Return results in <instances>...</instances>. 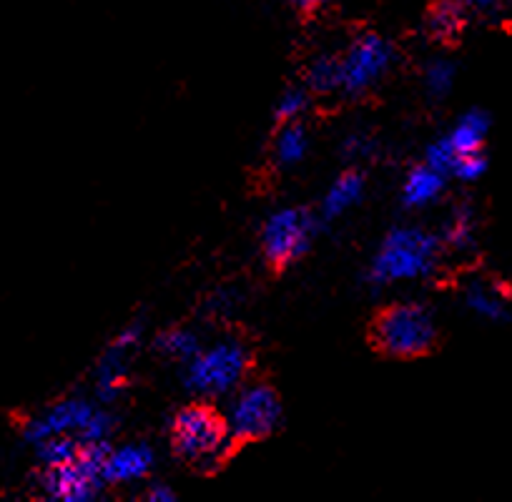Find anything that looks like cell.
I'll return each mask as SVG.
<instances>
[{
	"label": "cell",
	"instance_id": "obj_20",
	"mask_svg": "<svg viewBox=\"0 0 512 502\" xmlns=\"http://www.w3.org/2000/svg\"><path fill=\"white\" fill-rule=\"evenodd\" d=\"M475 224L477 216L472 206L462 204L452 211L450 221H447L445 231H442V244L452 246L457 251H465L475 244Z\"/></svg>",
	"mask_w": 512,
	"mask_h": 502
},
{
	"label": "cell",
	"instance_id": "obj_22",
	"mask_svg": "<svg viewBox=\"0 0 512 502\" xmlns=\"http://www.w3.org/2000/svg\"><path fill=\"white\" fill-rule=\"evenodd\" d=\"M307 106H309V91H307V88H302V86L287 88V91L279 96L277 108H274V121H277L279 126H282V123L299 121V116L307 111Z\"/></svg>",
	"mask_w": 512,
	"mask_h": 502
},
{
	"label": "cell",
	"instance_id": "obj_16",
	"mask_svg": "<svg viewBox=\"0 0 512 502\" xmlns=\"http://www.w3.org/2000/svg\"><path fill=\"white\" fill-rule=\"evenodd\" d=\"M465 304L477 314V317L487 319V322H510V302L505 294L497 292L495 287L485 282H472L465 292Z\"/></svg>",
	"mask_w": 512,
	"mask_h": 502
},
{
	"label": "cell",
	"instance_id": "obj_9",
	"mask_svg": "<svg viewBox=\"0 0 512 502\" xmlns=\"http://www.w3.org/2000/svg\"><path fill=\"white\" fill-rule=\"evenodd\" d=\"M141 337H144V324L131 322L116 334L106 352L101 354L96 364V395L101 402L118 400L123 390L128 387V377H131V354L139 349Z\"/></svg>",
	"mask_w": 512,
	"mask_h": 502
},
{
	"label": "cell",
	"instance_id": "obj_2",
	"mask_svg": "<svg viewBox=\"0 0 512 502\" xmlns=\"http://www.w3.org/2000/svg\"><path fill=\"white\" fill-rule=\"evenodd\" d=\"M169 437L174 455L191 467L216 465L236 445L226 415L209 402L181 407L171 420Z\"/></svg>",
	"mask_w": 512,
	"mask_h": 502
},
{
	"label": "cell",
	"instance_id": "obj_19",
	"mask_svg": "<svg viewBox=\"0 0 512 502\" xmlns=\"http://www.w3.org/2000/svg\"><path fill=\"white\" fill-rule=\"evenodd\" d=\"M304 83H307L309 93L317 96H329V93H339V56H317L307 66L304 73Z\"/></svg>",
	"mask_w": 512,
	"mask_h": 502
},
{
	"label": "cell",
	"instance_id": "obj_17",
	"mask_svg": "<svg viewBox=\"0 0 512 502\" xmlns=\"http://www.w3.org/2000/svg\"><path fill=\"white\" fill-rule=\"evenodd\" d=\"M309 149V136L299 121L282 123L277 131V139H274V161L282 169H292V166L302 164L304 156Z\"/></svg>",
	"mask_w": 512,
	"mask_h": 502
},
{
	"label": "cell",
	"instance_id": "obj_18",
	"mask_svg": "<svg viewBox=\"0 0 512 502\" xmlns=\"http://www.w3.org/2000/svg\"><path fill=\"white\" fill-rule=\"evenodd\" d=\"M154 349L161 357L171 359L176 364H186L201 349L199 334L189 327H169L159 332L154 339Z\"/></svg>",
	"mask_w": 512,
	"mask_h": 502
},
{
	"label": "cell",
	"instance_id": "obj_24",
	"mask_svg": "<svg viewBox=\"0 0 512 502\" xmlns=\"http://www.w3.org/2000/svg\"><path fill=\"white\" fill-rule=\"evenodd\" d=\"M487 171V156L485 151H472V154H457L455 166H452V176L460 181H477L482 179Z\"/></svg>",
	"mask_w": 512,
	"mask_h": 502
},
{
	"label": "cell",
	"instance_id": "obj_11",
	"mask_svg": "<svg viewBox=\"0 0 512 502\" xmlns=\"http://www.w3.org/2000/svg\"><path fill=\"white\" fill-rule=\"evenodd\" d=\"M154 467V450L144 442H131L118 450H108L103 462V477L106 485H126V482L144 480Z\"/></svg>",
	"mask_w": 512,
	"mask_h": 502
},
{
	"label": "cell",
	"instance_id": "obj_14",
	"mask_svg": "<svg viewBox=\"0 0 512 502\" xmlns=\"http://www.w3.org/2000/svg\"><path fill=\"white\" fill-rule=\"evenodd\" d=\"M465 26L467 6L462 0H435L430 11H427V31L440 43L457 41Z\"/></svg>",
	"mask_w": 512,
	"mask_h": 502
},
{
	"label": "cell",
	"instance_id": "obj_4",
	"mask_svg": "<svg viewBox=\"0 0 512 502\" xmlns=\"http://www.w3.org/2000/svg\"><path fill=\"white\" fill-rule=\"evenodd\" d=\"M249 349L239 339H221V342L201 347L184 364L186 390L199 397H221L241 385L249 372Z\"/></svg>",
	"mask_w": 512,
	"mask_h": 502
},
{
	"label": "cell",
	"instance_id": "obj_27",
	"mask_svg": "<svg viewBox=\"0 0 512 502\" xmlns=\"http://www.w3.org/2000/svg\"><path fill=\"white\" fill-rule=\"evenodd\" d=\"M292 3H294V6L299 8V11L312 13V11H319V8L329 6V3H332V0H292Z\"/></svg>",
	"mask_w": 512,
	"mask_h": 502
},
{
	"label": "cell",
	"instance_id": "obj_13",
	"mask_svg": "<svg viewBox=\"0 0 512 502\" xmlns=\"http://www.w3.org/2000/svg\"><path fill=\"white\" fill-rule=\"evenodd\" d=\"M445 174L435 171L432 166L420 164L407 174L405 184H402V204L407 209H422V206L432 204L435 199H440V194L445 191Z\"/></svg>",
	"mask_w": 512,
	"mask_h": 502
},
{
	"label": "cell",
	"instance_id": "obj_3",
	"mask_svg": "<svg viewBox=\"0 0 512 502\" xmlns=\"http://www.w3.org/2000/svg\"><path fill=\"white\" fill-rule=\"evenodd\" d=\"M437 322L422 304H392L374 317L369 339L379 354L392 359H417L437 347Z\"/></svg>",
	"mask_w": 512,
	"mask_h": 502
},
{
	"label": "cell",
	"instance_id": "obj_7",
	"mask_svg": "<svg viewBox=\"0 0 512 502\" xmlns=\"http://www.w3.org/2000/svg\"><path fill=\"white\" fill-rule=\"evenodd\" d=\"M317 221L307 209L287 206L267 216L262 226V257L272 272H284L312 249Z\"/></svg>",
	"mask_w": 512,
	"mask_h": 502
},
{
	"label": "cell",
	"instance_id": "obj_5",
	"mask_svg": "<svg viewBox=\"0 0 512 502\" xmlns=\"http://www.w3.org/2000/svg\"><path fill=\"white\" fill-rule=\"evenodd\" d=\"M108 445H83L71 460L61 465L41 467L38 472V490L43 497L56 502H88L96 500L101 490L106 487L103 477V462H106Z\"/></svg>",
	"mask_w": 512,
	"mask_h": 502
},
{
	"label": "cell",
	"instance_id": "obj_12",
	"mask_svg": "<svg viewBox=\"0 0 512 502\" xmlns=\"http://www.w3.org/2000/svg\"><path fill=\"white\" fill-rule=\"evenodd\" d=\"M364 186L367 184H364L362 171L349 169L344 174H339L334 179V184L327 189V194H324L322 204H319V221L329 224V221H337L339 216L354 209L362 201Z\"/></svg>",
	"mask_w": 512,
	"mask_h": 502
},
{
	"label": "cell",
	"instance_id": "obj_28",
	"mask_svg": "<svg viewBox=\"0 0 512 502\" xmlns=\"http://www.w3.org/2000/svg\"><path fill=\"white\" fill-rule=\"evenodd\" d=\"M462 3L467 8H472V11H492L500 0H462Z\"/></svg>",
	"mask_w": 512,
	"mask_h": 502
},
{
	"label": "cell",
	"instance_id": "obj_6",
	"mask_svg": "<svg viewBox=\"0 0 512 502\" xmlns=\"http://www.w3.org/2000/svg\"><path fill=\"white\" fill-rule=\"evenodd\" d=\"M395 66V46L379 33H362L339 56V93L362 98L387 78Z\"/></svg>",
	"mask_w": 512,
	"mask_h": 502
},
{
	"label": "cell",
	"instance_id": "obj_8",
	"mask_svg": "<svg viewBox=\"0 0 512 502\" xmlns=\"http://www.w3.org/2000/svg\"><path fill=\"white\" fill-rule=\"evenodd\" d=\"M234 442H259L279 430L284 420L282 397L267 382H249L236 392L226 415Z\"/></svg>",
	"mask_w": 512,
	"mask_h": 502
},
{
	"label": "cell",
	"instance_id": "obj_25",
	"mask_svg": "<svg viewBox=\"0 0 512 502\" xmlns=\"http://www.w3.org/2000/svg\"><path fill=\"white\" fill-rule=\"evenodd\" d=\"M374 149H377V144L367 134H352L344 141V156L352 161H367L374 154Z\"/></svg>",
	"mask_w": 512,
	"mask_h": 502
},
{
	"label": "cell",
	"instance_id": "obj_10",
	"mask_svg": "<svg viewBox=\"0 0 512 502\" xmlns=\"http://www.w3.org/2000/svg\"><path fill=\"white\" fill-rule=\"evenodd\" d=\"M96 410L98 407H93L86 397H66V400H58L53 405H48L38 415L28 417L23 422L21 435L31 447L58 435L81 437L86 425L91 422V417L96 415Z\"/></svg>",
	"mask_w": 512,
	"mask_h": 502
},
{
	"label": "cell",
	"instance_id": "obj_23",
	"mask_svg": "<svg viewBox=\"0 0 512 502\" xmlns=\"http://www.w3.org/2000/svg\"><path fill=\"white\" fill-rule=\"evenodd\" d=\"M457 161V151L452 149L450 139H440L435 141V144L427 146L425 151V164L432 166L435 171H440V174L445 176H452V166H455Z\"/></svg>",
	"mask_w": 512,
	"mask_h": 502
},
{
	"label": "cell",
	"instance_id": "obj_26",
	"mask_svg": "<svg viewBox=\"0 0 512 502\" xmlns=\"http://www.w3.org/2000/svg\"><path fill=\"white\" fill-rule=\"evenodd\" d=\"M144 500H149V502H171V500H176V492L171 490L169 485H164V482H156V485H151L149 490H146Z\"/></svg>",
	"mask_w": 512,
	"mask_h": 502
},
{
	"label": "cell",
	"instance_id": "obj_21",
	"mask_svg": "<svg viewBox=\"0 0 512 502\" xmlns=\"http://www.w3.org/2000/svg\"><path fill=\"white\" fill-rule=\"evenodd\" d=\"M455 76H457V68L452 66L450 61H432L430 66L425 68L427 96L435 98V101L445 98L447 93L452 91V86H455Z\"/></svg>",
	"mask_w": 512,
	"mask_h": 502
},
{
	"label": "cell",
	"instance_id": "obj_15",
	"mask_svg": "<svg viewBox=\"0 0 512 502\" xmlns=\"http://www.w3.org/2000/svg\"><path fill=\"white\" fill-rule=\"evenodd\" d=\"M487 134H490V116L480 108H472L455 123L447 139L457 154H472V151H482Z\"/></svg>",
	"mask_w": 512,
	"mask_h": 502
},
{
	"label": "cell",
	"instance_id": "obj_1",
	"mask_svg": "<svg viewBox=\"0 0 512 502\" xmlns=\"http://www.w3.org/2000/svg\"><path fill=\"white\" fill-rule=\"evenodd\" d=\"M442 239L417 226H397L384 236L369 264L367 282L387 287L395 282H415L435 272Z\"/></svg>",
	"mask_w": 512,
	"mask_h": 502
}]
</instances>
